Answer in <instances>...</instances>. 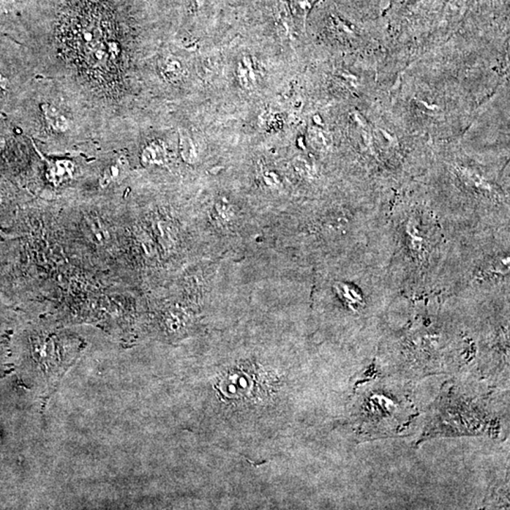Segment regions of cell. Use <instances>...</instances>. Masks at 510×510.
Wrapping results in <instances>:
<instances>
[{"instance_id":"5b68a950","label":"cell","mask_w":510,"mask_h":510,"mask_svg":"<svg viewBox=\"0 0 510 510\" xmlns=\"http://www.w3.org/2000/svg\"><path fill=\"white\" fill-rule=\"evenodd\" d=\"M162 71L163 76L169 80H177L181 77L182 69L180 62L174 59H168L163 62Z\"/></svg>"},{"instance_id":"8992f818","label":"cell","mask_w":510,"mask_h":510,"mask_svg":"<svg viewBox=\"0 0 510 510\" xmlns=\"http://www.w3.org/2000/svg\"><path fill=\"white\" fill-rule=\"evenodd\" d=\"M73 170L70 163L61 162L56 163L55 168L51 170V181L55 182L56 184L64 181L67 175H70L71 171Z\"/></svg>"},{"instance_id":"52a82bcc","label":"cell","mask_w":510,"mask_h":510,"mask_svg":"<svg viewBox=\"0 0 510 510\" xmlns=\"http://www.w3.org/2000/svg\"><path fill=\"white\" fill-rule=\"evenodd\" d=\"M119 175V165L109 166V168L105 171V173H103L102 179H100V187L105 188L107 185L110 184L114 179H116Z\"/></svg>"},{"instance_id":"6da1fadb","label":"cell","mask_w":510,"mask_h":510,"mask_svg":"<svg viewBox=\"0 0 510 510\" xmlns=\"http://www.w3.org/2000/svg\"><path fill=\"white\" fill-rule=\"evenodd\" d=\"M454 231L429 197L391 201L384 231L387 271L398 293L438 290Z\"/></svg>"},{"instance_id":"7a4b0ae2","label":"cell","mask_w":510,"mask_h":510,"mask_svg":"<svg viewBox=\"0 0 510 510\" xmlns=\"http://www.w3.org/2000/svg\"><path fill=\"white\" fill-rule=\"evenodd\" d=\"M509 226L452 236L438 290L468 297L509 296Z\"/></svg>"},{"instance_id":"ba28073f","label":"cell","mask_w":510,"mask_h":510,"mask_svg":"<svg viewBox=\"0 0 510 510\" xmlns=\"http://www.w3.org/2000/svg\"><path fill=\"white\" fill-rule=\"evenodd\" d=\"M181 149L182 154L187 161H192L196 152H194V147L191 139L187 135H182L181 136Z\"/></svg>"},{"instance_id":"277c9868","label":"cell","mask_w":510,"mask_h":510,"mask_svg":"<svg viewBox=\"0 0 510 510\" xmlns=\"http://www.w3.org/2000/svg\"><path fill=\"white\" fill-rule=\"evenodd\" d=\"M166 152L163 147L156 143H152L147 147L143 154V160L149 163H162L165 158Z\"/></svg>"},{"instance_id":"3957f363","label":"cell","mask_w":510,"mask_h":510,"mask_svg":"<svg viewBox=\"0 0 510 510\" xmlns=\"http://www.w3.org/2000/svg\"><path fill=\"white\" fill-rule=\"evenodd\" d=\"M41 108H42L43 113L45 114L46 119L48 120V123L53 129L60 130V132H65V130H67V120L59 113L55 107L50 105H43Z\"/></svg>"}]
</instances>
